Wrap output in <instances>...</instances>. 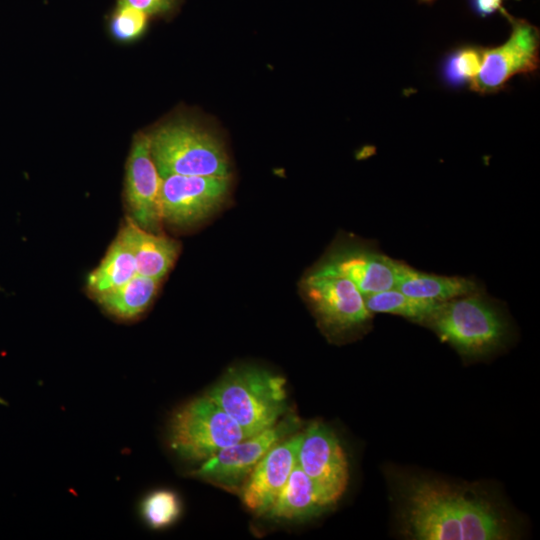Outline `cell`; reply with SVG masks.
<instances>
[{
  "mask_svg": "<svg viewBox=\"0 0 540 540\" xmlns=\"http://www.w3.org/2000/svg\"><path fill=\"white\" fill-rule=\"evenodd\" d=\"M405 535L418 540H501L511 524L496 503L472 489L411 478L401 493Z\"/></svg>",
  "mask_w": 540,
  "mask_h": 540,
  "instance_id": "obj_1",
  "label": "cell"
},
{
  "mask_svg": "<svg viewBox=\"0 0 540 540\" xmlns=\"http://www.w3.org/2000/svg\"><path fill=\"white\" fill-rule=\"evenodd\" d=\"M424 325L467 359L495 353L511 333L505 311L484 289L440 303Z\"/></svg>",
  "mask_w": 540,
  "mask_h": 540,
  "instance_id": "obj_2",
  "label": "cell"
},
{
  "mask_svg": "<svg viewBox=\"0 0 540 540\" xmlns=\"http://www.w3.org/2000/svg\"><path fill=\"white\" fill-rule=\"evenodd\" d=\"M206 394L250 436L276 424L287 409L286 380L256 367L230 368Z\"/></svg>",
  "mask_w": 540,
  "mask_h": 540,
  "instance_id": "obj_3",
  "label": "cell"
},
{
  "mask_svg": "<svg viewBox=\"0 0 540 540\" xmlns=\"http://www.w3.org/2000/svg\"><path fill=\"white\" fill-rule=\"evenodd\" d=\"M250 435L207 394L196 397L172 414L167 442L188 462H203Z\"/></svg>",
  "mask_w": 540,
  "mask_h": 540,
  "instance_id": "obj_4",
  "label": "cell"
},
{
  "mask_svg": "<svg viewBox=\"0 0 540 540\" xmlns=\"http://www.w3.org/2000/svg\"><path fill=\"white\" fill-rule=\"evenodd\" d=\"M149 140L161 178L172 174L230 177L223 146L196 125L182 121L169 123L149 134Z\"/></svg>",
  "mask_w": 540,
  "mask_h": 540,
  "instance_id": "obj_5",
  "label": "cell"
},
{
  "mask_svg": "<svg viewBox=\"0 0 540 540\" xmlns=\"http://www.w3.org/2000/svg\"><path fill=\"white\" fill-rule=\"evenodd\" d=\"M302 290L328 336L345 338L369 327L372 313L366 308L363 294L349 279L312 269L302 282Z\"/></svg>",
  "mask_w": 540,
  "mask_h": 540,
  "instance_id": "obj_6",
  "label": "cell"
},
{
  "mask_svg": "<svg viewBox=\"0 0 540 540\" xmlns=\"http://www.w3.org/2000/svg\"><path fill=\"white\" fill-rule=\"evenodd\" d=\"M298 426L296 416H285L273 426L220 450L189 475L238 493L263 456L276 443L292 435Z\"/></svg>",
  "mask_w": 540,
  "mask_h": 540,
  "instance_id": "obj_7",
  "label": "cell"
},
{
  "mask_svg": "<svg viewBox=\"0 0 540 540\" xmlns=\"http://www.w3.org/2000/svg\"><path fill=\"white\" fill-rule=\"evenodd\" d=\"M504 13L511 23L510 36L503 44L485 49L481 70L469 83L472 91L482 95L498 92L512 77L532 73L539 66V29Z\"/></svg>",
  "mask_w": 540,
  "mask_h": 540,
  "instance_id": "obj_8",
  "label": "cell"
},
{
  "mask_svg": "<svg viewBox=\"0 0 540 540\" xmlns=\"http://www.w3.org/2000/svg\"><path fill=\"white\" fill-rule=\"evenodd\" d=\"M297 465L328 506L343 495L349 477L348 462L339 439L326 424L312 422L301 432Z\"/></svg>",
  "mask_w": 540,
  "mask_h": 540,
  "instance_id": "obj_9",
  "label": "cell"
},
{
  "mask_svg": "<svg viewBox=\"0 0 540 540\" xmlns=\"http://www.w3.org/2000/svg\"><path fill=\"white\" fill-rule=\"evenodd\" d=\"M229 188L230 177L178 174L162 177V220L180 227L196 224L223 204Z\"/></svg>",
  "mask_w": 540,
  "mask_h": 540,
  "instance_id": "obj_10",
  "label": "cell"
},
{
  "mask_svg": "<svg viewBox=\"0 0 540 540\" xmlns=\"http://www.w3.org/2000/svg\"><path fill=\"white\" fill-rule=\"evenodd\" d=\"M398 260L375 245L352 238H339L313 268L341 275L359 289L363 295L394 288Z\"/></svg>",
  "mask_w": 540,
  "mask_h": 540,
  "instance_id": "obj_11",
  "label": "cell"
},
{
  "mask_svg": "<svg viewBox=\"0 0 540 540\" xmlns=\"http://www.w3.org/2000/svg\"><path fill=\"white\" fill-rule=\"evenodd\" d=\"M162 178L150 150L149 134L135 136L126 167L125 195L133 221L157 232L163 221L160 206Z\"/></svg>",
  "mask_w": 540,
  "mask_h": 540,
  "instance_id": "obj_12",
  "label": "cell"
},
{
  "mask_svg": "<svg viewBox=\"0 0 540 540\" xmlns=\"http://www.w3.org/2000/svg\"><path fill=\"white\" fill-rule=\"evenodd\" d=\"M301 432L276 443L259 461L239 490L243 504L264 515L272 506L297 463Z\"/></svg>",
  "mask_w": 540,
  "mask_h": 540,
  "instance_id": "obj_13",
  "label": "cell"
},
{
  "mask_svg": "<svg viewBox=\"0 0 540 540\" xmlns=\"http://www.w3.org/2000/svg\"><path fill=\"white\" fill-rule=\"evenodd\" d=\"M395 289L411 297L447 302L483 289L473 278L427 273L398 261Z\"/></svg>",
  "mask_w": 540,
  "mask_h": 540,
  "instance_id": "obj_14",
  "label": "cell"
},
{
  "mask_svg": "<svg viewBox=\"0 0 540 540\" xmlns=\"http://www.w3.org/2000/svg\"><path fill=\"white\" fill-rule=\"evenodd\" d=\"M120 232L133 252L137 274L162 279L176 260L179 244L169 237L141 228L131 219Z\"/></svg>",
  "mask_w": 540,
  "mask_h": 540,
  "instance_id": "obj_15",
  "label": "cell"
},
{
  "mask_svg": "<svg viewBox=\"0 0 540 540\" xmlns=\"http://www.w3.org/2000/svg\"><path fill=\"white\" fill-rule=\"evenodd\" d=\"M327 507L311 479L296 463L265 515L272 519L304 520L318 515Z\"/></svg>",
  "mask_w": 540,
  "mask_h": 540,
  "instance_id": "obj_16",
  "label": "cell"
},
{
  "mask_svg": "<svg viewBox=\"0 0 540 540\" xmlns=\"http://www.w3.org/2000/svg\"><path fill=\"white\" fill-rule=\"evenodd\" d=\"M136 274L133 252L119 232L100 264L89 274L87 287L97 297L125 284Z\"/></svg>",
  "mask_w": 540,
  "mask_h": 540,
  "instance_id": "obj_17",
  "label": "cell"
},
{
  "mask_svg": "<svg viewBox=\"0 0 540 540\" xmlns=\"http://www.w3.org/2000/svg\"><path fill=\"white\" fill-rule=\"evenodd\" d=\"M158 279L136 274L125 284L97 296V301L112 316L132 320L140 316L152 302Z\"/></svg>",
  "mask_w": 540,
  "mask_h": 540,
  "instance_id": "obj_18",
  "label": "cell"
},
{
  "mask_svg": "<svg viewBox=\"0 0 540 540\" xmlns=\"http://www.w3.org/2000/svg\"><path fill=\"white\" fill-rule=\"evenodd\" d=\"M363 297L366 308L370 313L399 315L422 325H424L440 304L438 302L411 297L395 288L363 295Z\"/></svg>",
  "mask_w": 540,
  "mask_h": 540,
  "instance_id": "obj_19",
  "label": "cell"
},
{
  "mask_svg": "<svg viewBox=\"0 0 540 540\" xmlns=\"http://www.w3.org/2000/svg\"><path fill=\"white\" fill-rule=\"evenodd\" d=\"M179 496L169 489H158L146 495L140 506V512L146 524L153 529L171 526L181 514Z\"/></svg>",
  "mask_w": 540,
  "mask_h": 540,
  "instance_id": "obj_20",
  "label": "cell"
},
{
  "mask_svg": "<svg viewBox=\"0 0 540 540\" xmlns=\"http://www.w3.org/2000/svg\"><path fill=\"white\" fill-rule=\"evenodd\" d=\"M485 48L464 46L448 55L443 64V77L450 85L470 83L480 72Z\"/></svg>",
  "mask_w": 540,
  "mask_h": 540,
  "instance_id": "obj_21",
  "label": "cell"
},
{
  "mask_svg": "<svg viewBox=\"0 0 540 540\" xmlns=\"http://www.w3.org/2000/svg\"><path fill=\"white\" fill-rule=\"evenodd\" d=\"M148 15L132 6L118 2L110 16V35L119 43H131L138 40L146 31Z\"/></svg>",
  "mask_w": 540,
  "mask_h": 540,
  "instance_id": "obj_22",
  "label": "cell"
},
{
  "mask_svg": "<svg viewBox=\"0 0 540 540\" xmlns=\"http://www.w3.org/2000/svg\"><path fill=\"white\" fill-rule=\"evenodd\" d=\"M179 0H118L136 9L145 12L147 15L165 14L170 12Z\"/></svg>",
  "mask_w": 540,
  "mask_h": 540,
  "instance_id": "obj_23",
  "label": "cell"
},
{
  "mask_svg": "<svg viewBox=\"0 0 540 540\" xmlns=\"http://www.w3.org/2000/svg\"><path fill=\"white\" fill-rule=\"evenodd\" d=\"M503 1L504 0H471V4L475 12L485 17L499 10L503 12Z\"/></svg>",
  "mask_w": 540,
  "mask_h": 540,
  "instance_id": "obj_24",
  "label": "cell"
},
{
  "mask_svg": "<svg viewBox=\"0 0 540 540\" xmlns=\"http://www.w3.org/2000/svg\"><path fill=\"white\" fill-rule=\"evenodd\" d=\"M420 3H425V4H429V3H433L435 0H418Z\"/></svg>",
  "mask_w": 540,
  "mask_h": 540,
  "instance_id": "obj_25",
  "label": "cell"
}]
</instances>
